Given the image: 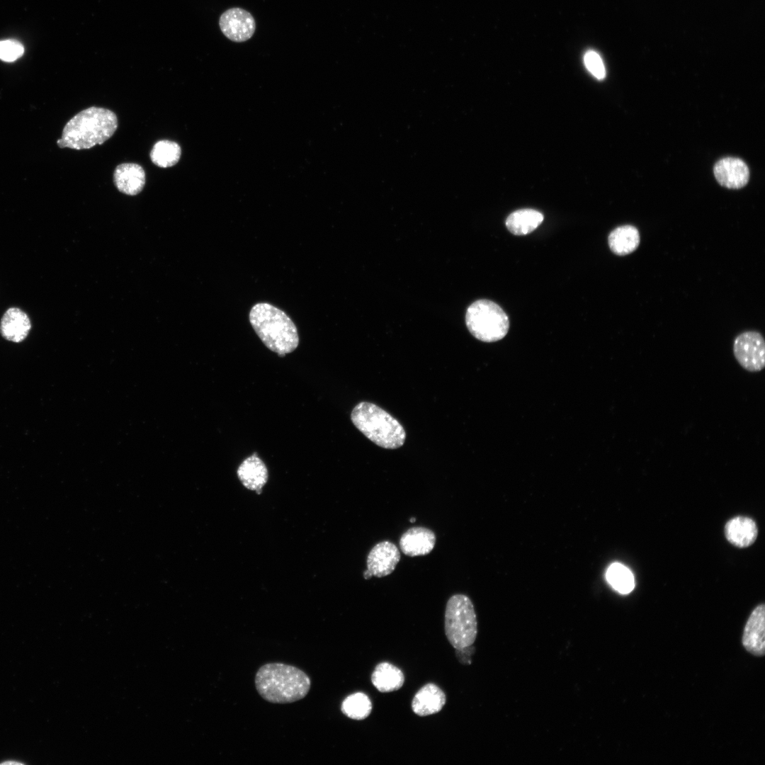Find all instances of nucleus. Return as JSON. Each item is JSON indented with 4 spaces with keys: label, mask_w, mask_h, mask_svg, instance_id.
<instances>
[{
    "label": "nucleus",
    "mask_w": 765,
    "mask_h": 765,
    "mask_svg": "<svg viewBox=\"0 0 765 765\" xmlns=\"http://www.w3.org/2000/svg\"><path fill=\"white\" fill-rule=\"evenodd\" d=\"M606 577L610 585L620 594H628L634 589L633 574L628 567L620 563L611 564L607 569Z\"/></svg>",
    "instance_id": "obj_23"
},
{
    "label": "nucleus",
    "mask_w": 765,
    "mask_h": 765,
    "mask_svg": "<svg viewBox=\"0 0 765 765\" xmlns=\"http://www.w3.org/2000/svg\"><path fill=\"white\" fill-rule=\"evenodd\" d=\"M436 536L429 528L416 526L409 528L400 537V548L409 557L425 555L434 549Z\"/></svg>",
    "instance_id": "obj_12"
},
{
    "label": "nucleus",
    "mask_w": 765,
    "mask_h": 765,
    "mask_svg": "<svg viewBox=\"0 0 765 765\" xmlns=\"http://www.w3.org/2000/svg\"><path fill=\"white\" fill-rule=\"evenodd\" d=\"M465 323L470 334L484 342L502 339L509 328L505 312L489 300H478L472 303L466 311Z\"/></svg>",
    "instance_id": "obj_6"
},
{
    "label": "nucleus",
    "mask_w": 765,
    "mask_h": 765,
    "mask_svg": "<svg viewBox=\"0 0 765 765\" xmlns=\"http://www.w3.org/2000/svg\"><path fill=\"white\" fill-rule=\"evenodd\" d=\"M733 353L745 370L756 373L765 366V341L762 334L754 330L737 336L733 342Z\"/></svg>",
    "instance_id": "obj_7"
},
{
    "label": "nucleus",
    "mask_w": 765,
    "mask_h": 765,
    "mask_svg": "<svg viewBox=\"0 0 765 765\" xmlns=\"http://www.w3.org/2000/svg\"><path fill=\"white\" fill-rule=\"evenodd\" d=\"M765 607L758 605L752 612L745 625L742 644L747 652L763 656L765 652Z\"/></svg>",
    "instance_id": "obj_11"
},
{
    "label": "nucleus",
    "mask_w": 765,
    "mask_h": 765,
    "mask_svg": "<svg viewBox=\"0 0 765 765\" xmlns=\"http://www.w3.org/2000/svg\"><path fill=\"white\" fill-rule=\"evenodd\" d=\"M757 533L755 522L745 516L735 517L727 521L725 526L727 540L738 548H746L754 543Z\"/></svg>",
    "instance_id": "obj_17"
},
{
    "label": "nucleus",
    "mask_w": 765,
    "mask_h": 765,
    "mask_svg": "<svg viewBox=\"0 0 765 765\" xmlns=\"http://www.w3.org/2000/svg\"><path fill=\"white\" fill-rule=\"evenodd\" d=\"M113 182L119 191L128 196L140 193L145 184V172L138 164L123 163L115 169Z\"/></svg>",
    "instance_id": "obj_14"
},
{
    "label": "nucleus",
    "mask_w": 765,
    "mask_h": 765,
    "mask_svg": "<svg viewBox=\"0 0 765 765\" xmlns=\"http://www.w3.org/2000/svg\"><path fill=\"white\" fill-rule=\"evenodd\" d=\"M445 633L450 644L460 650L471 646L477 637V622L474 605L465 594H456L447 601Z\"/></svg>",
    "instance_id": "obj_5"
},
{
    "label": "nucleus",
    "mask_w": 765,
    "mask_h": 765,
    "mask_svg": "<svg viewBox=\"0 0 765 765\" xmlns=\"http://www.w3.org/2000/svg\"><path fill=\"white\" fill-rule=\"evenodd\" d=\"M543 215L533 209H521L511 213L506 220L509 231L515 235H526L535 230L543 222Z\"/></svg>",
    "instance_id": "obj_20"
},
{
    "label": "nucleus",
    "mask_w": 765,
    "mask_h": 765,
    "mask_svg": "<svg viewBox=\"0 0 765 765\" xmlns=\"http://www.w3.org/2000/svg\"><path fill=\"white\" fill-rule=\"evenodd\" d=\"M718 182L731 189L744 187L748 182L749 172L747 164L740 159L726 157L719 160L713 169Z\"/></svg>",
    "instance_id": "obj_10"
},
{
    "label": "nucleus",
    "mask_w": 765,
    "mask_h": 765,
    "mask_svg": "<svg viewBox=\"0 0 765 765\" xmlns=\"http://www.w3.org/2000/svg\"><path fill=\"white\" fill-rule=\"evenodd\" d=\"M181 155V146L177 142L168 140L157 142L149 153L152 163L161 168L174 166L178 162Z\"/></svg>",
    "instance_id": "obj_21"
},
{
    "label": "nucleus",
    "mask_w": 765,
    "mask_h": 765,
    "mask_svg": "<svg viewBox=\"0 0 765 765\" xmlns=\"http://www.w3.org/2000/svg\"><path fill=\"white\" fill-rule=\"evenodd\" d=\"M397 546L388 540L377 543L367 556V569L363 572L366 579L372 576L382 577L390 574L400 560Z\"/></svg>",
    "instance_id": "obj_8"
},
{
    "label": "nucleus",
    "mask_w": 765,
    "mask_h": 765,
    "mask_svg": "<svg viewBox=\"0 0 765 765\" xmlns=\"http://www.w3.org/2000/svg\"><path fill=\"white\" fill-rule=\"evenodd\" d=\"M249 321L264 344L278 356H284L298 347L297 328L278 307L266 302L257 303L250 310Z\"/></svg>",
    "instance_id": "obj_3"
},
{
    "label": "nucleus",
    "mask_w": 765,
    "mask_h": 765,
    "mask_svg": "<svg viewBox=\"0 0 765 765\" xmlns=\"http://www.w3.org/2000/svg\"><path fill=\"white\" fill-rule=\"evenodd\" d=\"M584 62L589 72L598 79H603L606 76L605 67L598 53L589 50L584 57Z\"/></svg>",
    "instance_id": "obj_25"
},
{
    "label": "nucleus",
    "mask_w": 765,
    "mask_h": 765,
    "mask_svg": "<svg viewBox=\"0 0 765 765\" xmlns=\"http://www.w3.org/2000/svg\"><path fill=\"white\" fill-rule=\"evenodd\" d=\"M415 520H416L415 518H410V522L413 523V522L415 521Z\"/></svg>",
    "instance_id": "obj_26"
},
{
    "label": "nucleus",
    "mask_w": 765,
    "mask_h": 765,
    "mask_svg": "<svg viewBox=\"0 0 765 765\" xmlns=\"http://www.w3.org/2000/svg\"><path fill=\"white\" fill-rule=\"evenodd\" d=\"M371 682L380 692H392L402 687L404 676L400 669L391 663L384 662L375 667L371 675Z\"/></svg>",
    "instance_id": "obj_19"
},
{
    "label": "nucleus",
    "mask_w": 765,
    "mask_h": 765,
    "mask_svg": "<svg viewBox=\"0 0 765 765\" xmlns=\"http://www.w3.org/2000/svg\"><path fill=\"white\" fill-rule=\"evenodd\" d=\"M640 235L638 228L631 225L616 227L608 237L611 251L618 256H625L635 251L639 246Z\"/></svg>",
    "instance_id": "obj_18"
},
{
    "label": "nucleus",
    "mask_w": 765,
    "mask_h": 765,
    "mask_svg": "<svg viewBox=\"0 0 765 765\" xmlns=\"http://www.w3.org/2000/svg\"><path fill=\"white\" fill-rule=\"evenodd\" d=\"M219 26L222 33L236 42L249 40L256 30L253 16L249 11L238 7L225 11L220 17Z\"/></svg>",
    "instance_id": "obj_9"
},
{
    "label": "nucleus",
    "mask_w": 765,
    "mask_h": 765,
    "mask_svg": "<svg viewBox=\"0 0 765 765\" xmlns=\"http://www.w3.org/2000/svg\"><path fill=\"white\" fill-rule=\"evenodd\" d=\"M341 711L351 719L364 720L372 711V703L366 693L356 692L344 698L341 705Z\"/></svg>",
    "instance_id": "obj_22"
},
{
    "label": "nucleus",
    "mask_w": 765,
    "mask_h": 765,
    "mask_svg": "<svg viewBox=\"0 0 765 765\" xmlns=\"http://www.w3.org/2000/svg\"><path fill=\"white\" fill-rule=\"evenodd\" d=\"M237 475L242 484L250 490H261L268 480L266 466L256 453L240 464Z\"/></svg>",
    "instance_id": "obj_16"
},
{
    "label": "nucleus",
    "mask_w": 765,
    "mask_h": 765,
    "mask_svg": "<svg viewBox=\"0 0 765 765\" xmlns=\"http://www.w3.org/2000/svg\"><path fill=\"white\" fill-rule=\"evenodd\" d=\"M118 118L112 110L92 106L72 117L65 125L62 137L57 140L61 148L90 149L110 139L118 128Z\"/></svg>",
    "instance_id": "obj_2"
},
{
    "label": "nucleus",
    "mask_w": 765,
    "mask_h": 765,
    "mask_svg": "<svg viewBox=\"0 0 765 765\" xmlns=\"http://www.w3.org/2000/svg\"><path fill=\"white\" fill-rule=\"evenodd\" d=\"M30 327L28 316L19 308L11 307L2 317L0 331L6 339L19 343L27 337Z\"/></svg>",
    "instance_id": "obj_15"
},
{
    "label": "nucleus",
    "mask_w": 765,
    "mask_h": 765,
    "mask_svg": "<svg viewBox=\"0 0 765 765\" xmlns=\"http://www.w3.org/2000/svg\"><path fill=\"white\" fill-rule=\"evenodd\" d=\"M24 52L23 45L14 40L0 41V59L6 62H13L19 58Z\"/></svg>",
    "instance_id": "obj_24"
},
{
    "label": "nucleus",
    "mask_w": 765,
    "mask_h": 765,
    "mask_svg": "<svg viewBox=\"0 0 765 765\" xmlns=\"http://www.w3.org/2000/svg\"><path fill=\"white\" fill-rule=\"evenodd\" d=\"M446 702V696L443 690L437 685L429 683L415 693L412 709L416 715L424 717L440 712Z\"/></svg>",
    "instance_id": "obj_13"
},
{
    "label": "nucleus",
    "mask_w": 765,
    "mask_h": 765,
    "mask_svg": "<svg viewBox=\"0 0 765 765\" xmlns=\"http://www.w3.org/2000/svg\"><path fill=\"white\" fill-rule=\"evenodd\" d=\"M254 684L263 699L278 704L300 701L311 688L310 678L305 672L281 662L262 665L256 673Z\"/></svg>",
    "instance_id": "obj_1"
},
{
    "label": "nucleus",
    "mask_w": 765,
    "mask_h": 765,
    "mask_svg": "<svg viewBox=\"0 0 765 765\" xmlns=\"http://www.w3.org/2000/svg\"><path fill=\"white\" fill-rule=\"evenodd\" d=\"M351 419L365 436L381 448L396 449L404 443L406 432L402 425L373 403H358L353 409Z\"/></svg>",
    "instance_id": "obj_4"
}]
</instances>
